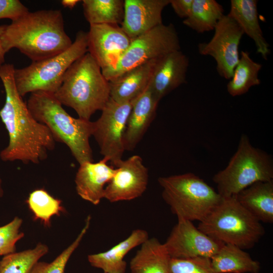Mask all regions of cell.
I'll return each instance as SVG.
<instances>
[{
	"label": "cell",
	"mask_w": 273,
	"mask_h": 273,
	"mask_svg": "<svg viewBox=\"0 0 273 273\" xmlns=\"http://www.w3.org/2000/svg\"><path fill=\"white\" fill-rule=\"evenodd\" d=\"M12 64L0 65V78L6 99L0 110V118L9 135L8 146L0 152L3 161L19 160L24 163L38 164L54 149L55 142L49 129L36 121L27 104L19 95L15 84Z\"/></svg>",
	"instance_id": "obj_1"
},
{
	"label": "cell",
	"mask_w": 273,
	"mask_h": 273,
	"mask_svg": "<svg viewBox=\"0 0 273 273\" xmlns=\"http://www.w3.org/2000/svg\"><path fill=\"white\" fill-rule=\"evenodd\" d=\"M72 43L65 31L60 10L28 11L7 25L1 36L6 53L16 48L32 62L59 54Z\"/></svg>",
	"instance_id": "obj_2"
},
{
	"label": "cell",
	"mask_w": 273,
	"mask_h": 273,
	"mask_svg": "<svg viewBox=\"0 0 273 273\" xmlns=\"http://www.w3.org/2000/svg\"><path fill=\"white\" fill-rule=\"evenodd\" d=\"M26 104L34 119L49 129L56 142L68 147L79 164L93 162L89 144L93 122L71 116L52 93H31Z\"/></svg>",
	"instance_id": "obj_3"
},
{
	"label": "cell",
	"mask_w": 273,
	"mask_h": 273,
	"mask_svg": "<svg viewBox=\"0 0 273 273\" xmlns=\"http://www.w3.org/2000/svg\"><path fill=\"white\" fill-rule=\"evenodd\" d=\"M109 81L93 57L87 52L75 61L64 74L54 94L62 104L72 108L79 118L90 120L110 98Z\"/></svg>",
	"instance_id": "obj_4"
},
{
	"label": "cell",
	"mask_w": 273,
	"mask_h": 273,
	"mask_svg": "<svg viewBox=\"0 0 273 273\" xmlns=\"http://www.w3.org/2000/svg\"><path fill=\"white\" fill-rule=\"evenodd\" d=\"M197 228L212 239L243 250L253 248L265 234L261 223L235 196L223 198Z\"/></svg>",
	"instance_id": "obj_5"
},
{
	"label": "cell",
	"mask_w": 273,
	"mask_h": 273,
	"mask_svg": "<svg viewBox=\"0 0 273 273\" xmlns=\"http://www.w3.org/2000/svg\"><path fill=\"white\" fill-rule=\"evenodd\" d=\"M162 196L178 219L202 221L222 197L203 179L189 172L160 177Z\"/></svg>",
	"instance_id": "obj_6"
},
{
	"label": "cell",
	"mask_w": 273,
	"mask_h": 273,
	"mask_svg": "<svg viewBox=\"0 0 273 273\" xmlns=\"http://www.w3.org/2000/svg\"><path fill=\"white\" fill-rule=\"evenodd\" d=\"M272 180L271 156L254 147L245 134L241 136L237 150L226 167L213 177L217 193L223 198L236 196L256 182Z\"/></svg>",
	"instance_id": "obj_7"
},
{
	"label": "cell",
	"mask_w": 273,
	"mask_h": 273,
	"mask_svg": "<svg viewBox=\"0 0 273 273\" xmlns=\"http://www.w3.org/2000/svg\"><path fill=\"white\" fill-rule=\"evenodd\" d=\"M87 52V32L79 31L71 46L64 52L20 69H15L17 89L22 97L28 93L43 91L55 94L65 73L77 60Z\"/></svg>",
	"instance_id": "obj_8"
},
{
	"label": "cell",
	"mask_w": 273,
	"mask_h": 273,
	"mask_svg": "<svg viewBox=\"0 0 273 273\" xmlns=\"http://www.w3.org/2000/svg\"><path fill=\"white\" fill-rule=\"evenodd\" d=\"M177 50H180V45L174 26L162 24L132 39L116 67L102 72L110 81L129 70Z\"/></svg>",
	"instance_id": "obj_9"
},
{
	"label": "cell",
	"mask_w": 273,
	"mask_h": 273,
	"mask_svg": "<svg viewBox=\"0 0 273 273\" xmlns=\"http://www.w3.org/2000/svg\"><path fill=\"white\" fill-rule=\"evenodd\" d=\"M132 102H117L109 99L99 119L93 122V136L103 158L114 167L122 160L123 138Z\"/></svg>",
	"instance_id": "obj_10"
},
{
	"label": "cell",
	"mask_w": 273,
	"mask_h": 273,
	"mask_svg": "<svg viewBox=\"0 0 273 273\" xmlns=\"http://www.w3.org/2000/svg\"><path fill=\"white\" fill-rule=\"evenodd\" d=\"M214 30L210 41L199 43L198 52L212 57L216 61L219 75L230 79L240 59L239 47L244 33L228 15H223Z\"/></svg>",
	"instance_id": "obj_11"
},
{
	"label": "cell",
	"mask_w": 273,
	"mask_h": 273,
	"mask_svg": "<svg viewBox=\"0 0 273 273\" xmlns=\"http://www.w3.org/2000/svg\"><path fill=\"white\" fill-rule=\"evenodd\" d=\"M171 258H211L224 244L214 240L196 227L192 221L178 219L164 243Z\"/></svg>",
	"instance_id": "obj_12"
},
{
	"label": "cell",
	"mask_w": 273,
	"mask_h": 273,
	"mask_svg": "<svg viewBox=\"0 0 273 273\" xmlns=\"http://www.w3.org/2000/svg\"><path fill=\"white\" fill-rule=\"evenodd\" d=\"M87 39V52L102 71L116 67L132 40L119 25L112 24L90 25Z\"/></svg>",
	"instance_id": "obj_13"
},
{
	"label": "cell",
	"mask_w": 273,
	"mask_h": 273,
	"mask_svg": "<svg viewBox=\"0 0 273 273\" xmlns=\"http://www.w3.org/2000/svg\"><path fill=\"white\" fill-rule=\"evenodd\" d=\"M105 189L104 198L111 203L129 201L141 197L149 181L148 168L141 156L134 155L122 160Z\"/></svg>",
	"instance_id": "obj_14"
},
{
	"label": "cell",
	"mask_w": 273,
	"mask_h": 273,
	"mask_svg": "<svg viewBox=\"0 0 273 273\" xmlns=\"http://www.w3.org/2000/svg\"><path fill=\"white\" fill-rule=\"evenodd\" d=\"M188 57L181 50L157 59L148 87L158 101L187 82Z\"/></svg>",
	"instance_id": "obj_15"
},
{
	"label": "cell",
	"mask_w": 273,
	"mask_h": 273,
	"mask_svg": "<svg viewBox=\"0 0 273 273\" xmlns=\"http://www.w3.org/2000/svg\"><path fill=\"white\" fill-rule=\"evenodd\" d=\"M170 0H125L121 27L131 39L162 23V14Z\"/></svg>",
	"instance_id": "obj_16"
},
{
	"label": "cell",
	"mask_w": 273,
	"mask_h": 273,
	"mask_svg": "<svg viewBox=\"0 0 273 273\" xmlns=\"http://www.w3.org/2000/svg\"><path fill=\"white\" fill-rule=\"evenodd\" d=\"M103 158L98 162L79 164L75 183L77 194L83 200L97 205L104 198L105 189L115 173L116 168L108 165Z\"/></svg>",
	"instance_id": "obj_17"
},
{
	"label": "cell",
	"mask_w": 273,
	"mask_h": 273,
	"mask_svg": "<svg viewBox=\"0 0 273 273\" xmlns=\"http://www.w3.org/2000/svg\"><path fill=\"white\" fill-rule=\"evenodd\" d=\"M159 102L148 86L132 101L124 134L125 151L133 150L141 141L156 116Z\"/></svg>",
	"instance_id": "obj_18"
},
{
	"label": "cell",
	"mask_w": 273,
	"mask_h": 273,
	"mask_svg": "<svg viewBox=\"0 0 273 273\" xmlns=\"http://www.w3.org/2000/svg\"><path fill=\"white\" fill-rule=\"evenodd\" d=\"M148 238L146 231L134 230L125 240L107 251L88 255V261L91 266L101 269L104 273H125L127 263L124 259L125 256Z\"/></svg>",
	"instance_id": "obj_19"
},
{
	"label": "cell",
	"mask_w": 273,
	"mask_h": 273,
	"mask_svg": "<svg viewBox=\"0 0 273 273\" xmlns=\"http://www.w3.org/2000/svg\"><path fill=\"white\" fill-rule=\"evenodd\" d=\"M157 59L134 68L110 81V98L117 102H128L148 87Z\"/></svg>",
	"instance_id": "obj_20"
},
{
	"label": "cell",
	"mask_w": 273,
	"mask_h": 273,
	"mask_svg": "<svg viewBox=\"0 0 273 273\" xmlns=\"http://www.w3.org/2000/svg\"><path fill=\"white\" fill-rule=\"evenodd\" d=\"M228 15L238 24L244 34H247L253 40L257 53L267 60L270 49L258 21L257 1L231 0Z\"/></svg>",
	"instance_id": "obj_21"
},
{
	"label": "cell",
	"mask_w": 273,
	"mask_h": 273,
	"mask_svg": "<svg viewBox=\"0 0 273 273\" xmlns=\"http://www.w3.org/2000/svg\"><path fill=\"white\" fill-rule=\"evenodd\" d=\"M235 197L239 203L260 222H273V180L256 182Z\"/></svg>",
	"instance_id": "obj_22"
},
{
	"label": "cell",
	"mask_w": 273,
	"mask_h": 273,
	"mask_svg": "<svg viewBox=\"0 0 273 273\" xmlns=\"http://www.w3.org/2000/svg\"><path fill=\"white\" fill-rule=\"evenodd\" d=\"M130 261L131 273H169V256L164 243L148 238Z\"/></svg>",
	"instance_id": "obj_23"
},
{
	"label": "cell",
	"mask_w": 273,
	"mask_h": 273,
	"mask_svg": "<svg viewBox=\"0 0 273 273\" xmlns=\"http://www.w3.org/2000/svg\"><path fill=\"white\" fill-rule=\"evenodd\" d=\"M216 273H259L260 264L243 249L224 244L210 258Z\"/></svg>",
	"instance_id": "obj_24"
},
{
	"label": "cell",
	"mask_w": 273,
	"mask_h": 273,
	"mask_svg": "<svg viewBox=\"0 0 273 273\" xmlns=\"http://www.w3.org/2000/svg\"><path fill=\"white\" fill-rule=\"evenodd\" d=\"M224 15L222 6L215 0H193L190 13L183 23L198 33H204L214 30Z\"/></svg>",
	"instance_id": "obj_25"
},
{
	"label": "cell",
	"mask_w": 273,
	"mask_h": 273,
	"mask_svg": "<svg viewBox=\"0 0 273 273\" xmlns=\"http://www.w3.org/2000/svg\"><path fill=\"white\" fill-rule=\"evenodd\" d=\"M262 65L254 61L247 51H241L239 62L226 85L228 93L233 97L241 96L249 89L260 84L258 73Z\"/></svg>",
	"instance_id": "obj_26"
},
{
	"label": "cell",
	"mask_w": 273,
	"mask_h": 273,
	"mask_svg": "<svg viewBox=\"0 0 273 273\" xmlns=\"http://www.w3.org/2000/svg\"><path fill=\"white\" fill-rule=\"evenodd\" d=\"M82 3L84 16L89 25L122 23L124 1L83 0Z\"/></svg>",
	"instance_id": "obj_27"
},
{
	"label": "cell",
	"mask_w": 273,
	"mask_h": 273,
	"mask_svg": "<svg viewBox=\"0 0 273 273\" xmlns=\"http://www.w3.org/2000/svg\"><path fill=\"white\" fill-rule=\"evenodd\" d=\"M48 251L46 245L39 243L33 249L4 256L0 261V273H31L34 264Z\"/></svg>",
	"instance_id": "obj_28"
},
{
	"label": "cell",
	"mask_w": 273,
	"mask_h": 273,
	"mask_svg": "<svg viewBox=\"0 0 273 273\" xmlns=\"http://www.w3.org/2000/svg\"><path fill=\"white\" fill-rule=\"evenodd\" d=\"M26 202L34 219L40 220L46 226H50L51 219L54 215L59 216L61 212L65 211L61 201L43 189L32 191Z\"/></svg>",
	"instance_id": "obj_29"
},
{
	"label": "cell",
	"mask_w": 273,
	"mask_h": 273,
	"mask_svg": "<svg viewBox=\"0 0 273 273\" xmlns=\"http://www.w3.org/2000/svg\"><path fill=\"white\" fill-rule=\"evenodd\" d=\"M91 217L88 215L85 223L73 243L59 254L53 261L37 262L33 266L31 273H64L67 263L72 253L77 249L87 232L90 225Z\"/></svg>",
	"instance_id": "obj_30"
},
{
	"label": "cell",
	"mask_w": 273,
	"mask_h": 273,
	"mask_svg": "<svg viewBox=\"0 0 273 273\" xmlns=\"http://www.w3.org/2000/svg\"><path fill=\"white\" fill-rule=\"evenodd\" d=\"M23 220L15 217L8 223L0 226V256L16 252V244L24 234L20 232Z\"/></svg>",
	"instance_id": "obj_31"
},
{
	"label": "cell",
	"mask_w": 273,
	"mask_h": 273,
	"mask_svg": "<svg viewBox=\"0 0 273 273\" xmlns=\"http://www.w3.org/2000/svg\"><path fill=\"white\" fill-rule=\"evenodd\" d=\"M169 273H216L213 269L210 259L198 257L192 259L171 258Z\"/></svg>",
	"instance_id": "obj_32"
},
{
	"label": "cell",
	"mask_w": 273,
	"mask_h": 273,
	"mask_svg": "<svg viewBox=\"0 0 273 273\" xmlns=\"http://www.w3.org/2000/svg\"><path fill=\"white\" fill-rule=\"evenodd\" d=\"M28 8L19 0H0V19L13 21L28 12Z\"/></svg>",
	"instance_id": "obj_33"
},
{
	"label": "cell",
	"mask_w": 273,
	"mask_h": 273,
	"mask_svg": "<svg viewBox=\"0 0 273 273\" xmlns=\"http://www.w3.org/2000/svg\"><path fill=\"white\" fill-rule=\"evenodd\" d=\"M193 2V0H170L169 4L175 14L185 19L190 13Z\"/></svg>",
	"instance_id": "obj_34"
},
{
	"label": "cell",
	"mask_w": 273,
	"mask_h": 273,
	"mask_svg": "<svg viewBox=\"0 0 273 273\" xmlns=\"http://www.w3.org/2000/svg\"><path fill=\"white\" fill-rule=\"evenodd\" d=\"M7 25H0V65H3L5 63V55L6 53L4 52L2 43H1V36L3 34Z\"/></svg>",
	"instance_id": "obj_35"
},
{
	"label": "cell",
	"mask_w": 273,
	"mask_h": 273,
	"mask_svg": "<svg viewBox=\"0 0 273 273\" xmlns=\"http://www.w3.org/2000/svg\"><path fill=\"white\" fill-rule=\"evenodd\" d=\"M80 2L79 0H63L61 4L64 7L72 9Z\"/></svg>",
	"instance_id": "obj_36"
},
{
	"label": "cell",
	"mask_w": 273,
	"mask_h": 273,
	"mask_svg": "<svg viewBox=\"0 0 273 273\" xmlns=\"http://www.w3.org/2000/svg\"><path fill=\"white\" fill-rule=\"evenodd\" d=\"M4 195V190L2 186V180L0 178V198H1Z\"/></svg>",
	"instance_id": "obj_37"
}]
</instances>
